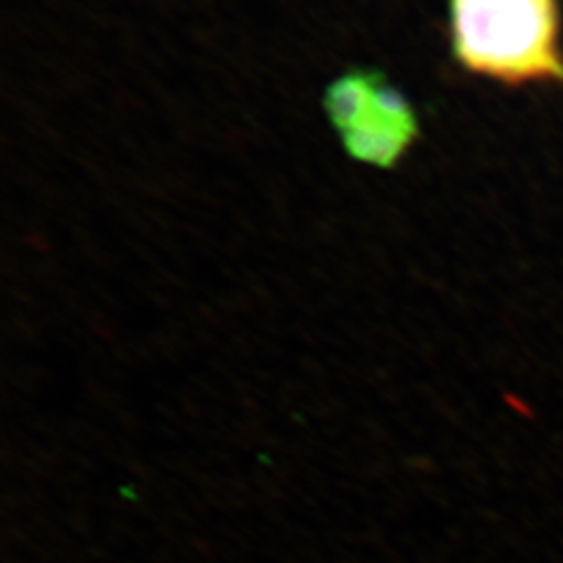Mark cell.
Here are the masks:
<instances>
[{
	"mask_svg": "<svg viewBox=\"0 0 563 563\" xmlns=\"http://www.w3.org/2000/svg\"><path fill=\"white\" fill-rule=\"evenodd\" d=\"M451 38L474 74L507 84L563 81L558 0H451Z\"/></svg>",
	"mask_w": 563,
	"mask_h": 563,
	"instance_id": "obj_1",
	"label": "cell"
},
{
	"mask_svg": "<svg viewBox=\"0 0 563 563\" xmlns=\"http://www.w3.org/2000/svg\"><path fill=\"white\" fill-rule=\"evenodd\" d=\"M323 109L344 151L383 169L401 162L420 134L411 102L380 71H346L325 90Z\"/></svg>",
	"mask_w": 563,
	"mask_h": 563,
	"instance_id": "obj_2",
	"label": "cell"
}]
</instances>
